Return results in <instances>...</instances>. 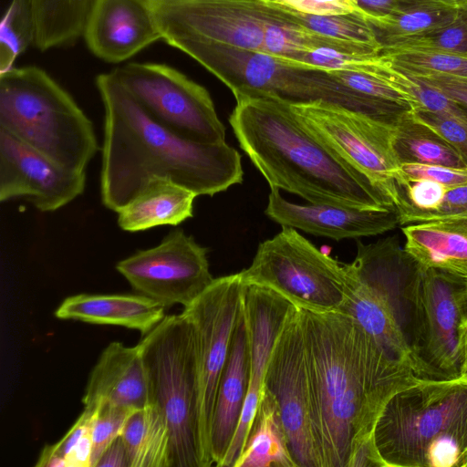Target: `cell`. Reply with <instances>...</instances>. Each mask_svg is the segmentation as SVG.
<instances>
[{
    "mask_svg": "<svg viewBox=\"0 0 467 467\" xmlns=\"http://www.w3.org/2000/svg\"><path fill=\"white\" fill-rule=\"evenodd\" d=\"M300 313L322 464L347 467L353 448L374 436L389 400L427 378L387 353L351 317Z\"/></svg>",
    "mask_w": 467,
    "mask_h": 467,
    "instance_id": "cell-1",
    "label": "cell"
},
{
    "mask_svg": "<svg viewBox=\"0 0 467 467\" xmlns=\"http://www.w3.org/2000/svg\"><path fill=\"white\" fill-rule=\"evenodd\" d=\"M104 140L100 198L118 213L151 179L164 177L198 195L213 196L243 182L239 152L225 141L186 140L153 119L112 71L96 78Z\"/></svg>",
    "mask_w": 467,
    "mask_h": 467,
    "instance_id": "cell-2",
    "label": "cell"
},
{
    "mask_svg": "<svg viewBox=\"0 0 467 467\" xmlns=\"http://www.w3.org/2000/svg\"><path fill=\"white\" fill-rule=\"evenodd\" d=\"M235 99L230 124L270 188L297 194L311 203L395 206L362 172L317 139L289 103L264 96Z\"/></svg>",
    "mask_w": 467,
    "mask_h": 467,
    "instance_id": "cell-3",
    "label": "cell"
},
{
    "mask_svg": "<svg viewBox=\"0 0 467 467\" xmlns=\"http://www.w3.org/2000/svg\"><path fill=\"white\" fill-rule=\"evenodd\" d=\"M345 266L348 291L339 312L356 320L391 357L431 379L420 357L419 264L397 236H389L368 244L358 242L354 261Z\"/></svg>",
    "mask_w": 467,
    "mask_h": 467,
    "instance_id": "cell-4",
    "label": "cell"
},
{
    "mask_svg": "<svg viewBox=\"0 0 467 467\" xmlns=\"http://www.w3.org/2000/svg\"><path fill=\"white\" fill-rule=\"evenodd\" d=\"M196 60L233 92L271 97L289 104L317 101L338 105L395 126L411 109L362 95L319 69L263 52L209 41L174 38L166 42Z\"/></svg>",
    "mask_w": 467,
    "mask_h": 467,
    "instance_id": "cell-5",
    "label": "cell"
},
{
    "mask_svg": "<svg viewBox=\"0 0 467 467\" xmlns=\"http://www.w3.org/2000/svg\"><path fill=\"white\" fill-rule=\"evenodd\" d=\"M374 438L387 467H458L467 448V378L426 379L400 391Z\"/></svg>",
    "mask_w": 467,
    "mask_h": 467,
    "instance_id": "cell-6",
    "label": "cell"
},
{
    "mask_svg": "<svg viewBox=\"0 0 467 467\" xmlns=\"http://www.w3.org/2000/svg\"><path fill=\"white\" fill-rule=\"evenodd\" d=\"M0 129L72 170L85 171L99 149L91 120L37 67L0 73Z\"/></svg>",
    "mask_w": 467,
    "mask_h": 467,
    "instance_id": "cell-7",
    "label": "cell"
},
{
    "mask_svg": "<svg viewBox=\"0 0 467 467\" xmlns=\"http://www.w3.org/2000/svg\"><path fill=\"white\" fill-rule=\"evenodd\" d=\"M150 403L166 420L171 467H202L194 332L182 312L168 315L138 343Z\"/></svg>",
    "mask_w": 467,
    "mask_h": 467,
    "instance_id": "cell-8",
    "label": "cell"
},
{
    "mask_svg": "<svg viewBox=\"0 0 467 467\" xmlns=\"http://www.w3.org/2000/svg\"><path fill=\"white\" fill-rule=\"evenodd\" d=\"M282 227L258 245L250 266L240 272L243 282L270 288L302 309L339 312L348 291L345 264L295 228Z\"/></svg>",
    "mask_w": 467,
    "mask_h": 467,
    "instance_id": "cell-9",
    "label": "cell"
},
{
    "mask_svg": "<svg viewBox=\"0 0 467 467\" xmlns=\"http://www.w3.org/2000/svg\"><path fill=\"white\" fill-rule=\"evenodd\" d=\"M241 274L214 278L182 313L192 323L198 372L199 440L202 467L213 465L211 426L220 379L242 316Z\"/></svg>",
    "mask_w": 467,
    "mask_h": 467,
    "instance_id": "cell-10",
    "label": "cell"
},
{
    "mask_svg": "<svg viewBox=\"0 0 467 467\" xmlns=\"http://www.w3.org/2000/svg\"><path fill=\"white\" fill-rule=\"evenodd\" d=\"M113 72L140 107L179 136L199 143L225 141V129L207 89L159 63H130Z\"/></svg>",
    "mask_w": 467,
    "mask_h": 467,
    "instance_id": "cell-11",
    "label": "cell"
},
{
    "mask_svg": "<svg viewBox=\"0 0 467 467\" xmlns=\"http://www.w3.org/2000/svg\"><path fill=\"white\" fill-rule=\"evenodd\" d=\"M290 106L317 139L362 172L394 204L400 171L392 145L394 126L323 101Z\"/></svg>",
    "mask_w": 467,
    "mask_h": 467,
    "instance_id": "cell-12",
    "label": "cell"
},
{
    "mask_svg": "<svg viewBox=\"0 0 467 467\" xmlns=\"http://www.w3.org/2000/svg\"><path fill=\"white\" fill-rule=\"evenodd\" d=\"M265 389L275 400L296 467H323L315 431L300 308L288 313L272 348Z\"/></svg>",
    "mask_w": 467,
    "mask_h": 467,
    "instance_id": "cell-13",
    "label": "cell"
},
{
    "mask_svg": "<svg viewBox=\"0 0 467 467\" xmlns=\"http://www.w3.org/2000/svg\"><path fill=\"white\" fill-rule=\"evenodd\" d=\"M165 42L189 38L260 51L278 17L270 0H149Z\"/></svg>",
    "mask_w": 467,
    "mask_h": 467,
    "instance_id": "cell-14",
    "label": "cell"
},
{
    "mask_svg": "<svg viewBox=\"0 0 467 467\" xmlns=\"http://www.w3.org/2000/svg\"><path fill=\"white\" fill-rule=\"evenodd\" d=\"M116 270L137 294L165 309L193 302L213 282L207 248L182 229L171 231L156 246L119 261Z\"/></svg>",
    "mask_w": 467,
    "mask_h": 467,
    "instance_id": "cell-15",
    "label": "cell"
},
{
    "mask_svg": "<svg viewBox=\"0 0 467 467\" xmlns=\"http://www.w3.org/2000/svg\"><path fill=\"white\" fill-rule=\"evenodd\" d=\"M466 279L422 269L419 290L420 357L434 379L460 377V326L467 318Z\"/></svg>",
    "mask_w": 467,
    "mask_h": 467,
    "instance_id": "cell-16",
    "label": "cell"
},
{
    "mask_svg": "<svg viewBox=\"0 0 467 467\" xmlns=\"http://www.w3.org/2000/svg\"><path fill=\"white\" fill-rule=\"evenodd\" d=\"M85 171L67 168L0 129V201L24 198L54 212L81 195Z\"/></svg>",
    "mask_w": 467,
    "mask_h": 467,
    "instance_id": "cell-17",
    "label": "cell"
},
{
    "mask_svg": "<svg viewBox=\"0 0 467 467\" xmlns=\"http://www.w3.org/2000/svg\"><path fill=\"white\" fill-rule=\"evenodd\" d=\"M294 306L270 288L244 283L242 308L249 347V386L237 431L221 467H234L242 452L265 389L273 346Z\"/></svg>",
    "mask_w": 467,
    "mask_h": 467,
    "instance_id": "cell-18",
    "label": "cell"
},
{
    "mask_svg": "<svg viewBox=\"0 0 467 467\" xmlns=\"http://www.w3.org/2000/svg\"><path fill=\"white\" fill-rule=\"evenodd\" d=\"M265 214L282 226L334 240L378 235L400 224L395 206L355 208L322 203L297 204L271 188Z\"/></svg>",
    "mask_w": 467,
    "mask_h": 467,
    "instance_id": "cell-19",
    "label": "cell"
},
{
    "mask_svg": "<svg viewBox=\"0 0 467 467\" xmlns=\"http://www.w3.org/2000/svg\"><path fill=\"white\" fill-rule=\"evenodd\" d=\"M99 58L119 63L162 39L149 0H98L83 34Z\"/></svg>",
    "mask_w": 467,
    "mask_h": 467,
    "instance_id": "cell-20",
    "label": "cell"
},
{
    "mask_svg": "<svg viewBox=\"0 0 467 467\" xmlns=\"http://www.w3.org/2000/svg\"><path fill=\"white\" fill-rule=\"evenodd\" d=\"M108 401L131 410L150 404L148 377L139 345L109 343L88 377L84 407Z\"/></svg>",
    "mask_w": 467,
    "mask_h": 467,
    "instance_id": "cell-21",
    "label": "cell"
},
{
    "mask_svg": "<svg viewBox=\"0 0 467 467\" xmlns=\"http://www.w3.org/2000/svg\"><path fill=\"white\" fill-rule=\"evenodd\" d=\"M249 386V347L242 316L218 385L211 426L213 465L221 467L237 431Z\"/></svg>",
    "mask_w": 467,
    "mask_h": 467,
    "instance_id": "cell-22",
    "label": "cell"
},
{
    "mask_svg": "<svg viewBox=\"0 0 467 467\" xmlns=\"http://www.w3.org/2000/svg\"><path fill=\"white\" fill-rule=\"evenodd\" d=\"M164 311L163 306L140 294H78L65 298L55 316L95 325L120 326L144 336L164 318Z\"/></svg>",
    "mask_w": 467,
    "mask_h": 467,
    "instance_id": "cell-23",
    "label": "cell"
},
{
    "mask_svg": "<svg viewBox=\"0 0 467 467\" xmlns=\"http://www.w3.org/2000/svg\"><path fill=\"white\" fill-rule=\"evenodd\" d=\"M404 249L421 269H437L467 280V219L410 223Z\"/></svg>",
    "mask_w": 467,
    "mask_h": 467,
    "instance_id": "cell-24",
    "label": "cell"
},
{
    "mask_svg": "<svg viewBox=\"0 0 467 467\" xmlns=\"http://www.w3.org/2000/svg\"><path fill=\"white\" fill-rule=\"evenodd\" d=\"M196 196L171 179L155 177L117 213L118 224L130 233L161 225L176 226L192 217Z\"/></svg>",
    "mask_w": 467,
    "mask_h": 467,
    "instance_id": "cell-25",
    "label": "cell"
},
{
    "mask_svg": "<svg viewBox=\"0 0 467 467\" xmlns=\"http://www.w3.org/2000/svg\"><path fill=\"white\" fill-rule=\"evenodd\" d=\"M234 467H296L278 405L265 389L245 444Z\"/></svg>",
    "mask_w": 467,
    "mask_h": 467,
    "instance_id": "cell-26",
    "label": "cell"
},
{
    "mask_svg": "<svg viewBox=\"0 0 467 467\" xmlns=\"http://www.w3.org/2000/svg\"><path fill=\"white\" fill-rule=\"evenodd\" d=\"M98 0H30L33 45L42 51L70 44L83 36Z\"/></svg>",
    "mask_w": 467,
    "mask_h": 467,
    "instance_id": "cell-27",
    "label": "cell"
},
{
    "mask_svg": "<svg viewBox=\"0 0 467 467\" xmlns=\"http://www.w3.org/2000/svg\"><path fill=\"white\" fill-rule=\"evenodd\" d=\"M392 145L400 165L428 164L466 168L451 142L420 120L413 111L404 115L394 126Z\"/></svg>",
    "mask_w": 467,
    "mask_h": 467,
    "instance_id": "cell-28",
    "label": "cell"
},
{
    "mask_svg": "<svg viewBox=\"0 0 467 467\" xmlns=\"http://www.w3.org/2000/svg\"><path fill=\"white\" fill-rule=\"evenodd\" d=\"M120 437L130 467H171L169 428L155 405L132 410Z\"/></svg>",
    "mask_w": 467,
    "mask_h": 467,
    "instance_id": "cell-29",
    "label": "cell"
},
{
    "mask_svg": "<svg viewBox=\"0 0 467 467\" xmlns=\"http://www.w3.org/2000/svg\"><path fill=\"white\" fill-rule=\"evenodd\" d=\"M458 11L457 8L419 0L397 13L384 16L368 15L365 19L380 50L395 47L406 40L449 24L456 17Z\"/></svg>",
    "mask_w": 467,
    "mask_h": 467,
    "instance_id": "cell-30",
    "label": "cell"
},
{
    "mask_svg": "<svg viewBox=\"0 0 467 467\" xmlns=\"http://www.w3.org/2000/svg\"><path fill=\"white\" fill-rule=\"evenodd\" d=\"M379 56L417 77H440L467 84V55L437 51L382 49Z\"/></svg>",
    "mask_w": 467,
    "mask_h": 467,
    "instance_id": "cell-31",
    "label": "cell"
},
{
    "mask_svg": "<svg viewBox=\"0 0 467 467\" xmlns=\"http://www.w3.org/2000/svg\"><path fill=\"white\" fill-rule=\"evenodd\" d=\"M273 2L277 5L285 19L292 24L337 39L368 44L379 48L374 33L364 16L358 15H306Z\"/></svg>",
    "mask_w": 467,
    "mask_h": 467,
    "instance_id": "cell-32",
    "label": "cell"
},
{
    "mask_svg": "<svg viewBox=\"0 0 467 467\" xmlns=\"http://www.w3.org/2000/svg\"><path fill=\"white\" fill-rule=\"evenodd\" d=\"M33 39L30 0H13L0 25V73L13 67L17 56L33 44Z\"/></svg>",
    "mask_w": 467,
    "mask_h": 467,
    "instance_id": "cell-33",
    "label": "cell"
},
{
    "mask_svg": "<svg viewBox=\"0 0 467 467\" xmlns=\"http://www.w3.org/2000/svg\"><path fill=\"white\" fill-rule=\"evenodd\" d=\"M387 49L424 50L467 55V6L459 9L456 17L449 24Z\"/></svg>",
    "mask_w": 467,
    "mask_h": 467,
    "instance_id": "cell-34",
    "label": "cell"
},
{
    "mask_svg": "<svg viewBox=\"0 0 467 467\" xmlns=\"http://www.w3.org/2000/svg\"><path fill=\"white\" fill-rule=\"evenodd\" d=\"M343 85L368 98L415 109V104L406 94L376 73L357 64L353 70H329Z\"/></svg>",
    "mask_w": 467,
    "mask_h": 467,
    "instance_id": "cell-35",
    "label": "cell"
},
{
    "mask_svg": "<svg viewBox=\"0 0 467 467\" xmlns=\"http://www.w3.org/2000/svg\"><path fill=\"white\" fill-rule=\"evenodd\" d=\"M131 410L108 401L95 407L92 425L91 467H96L106 449L120 435Z\"/></svg>",
    "mask_w": 467,
    "mask_h": 467,
    "instance_id": "cell-36",
    "label": "cell"
},
{
    "mask_svg": "<svg viewBox=\"0 0 467 467\" xmlns=\"http://www.w3.org/2000/svg\"><path fill=\"white\" fill-rule=\"evenodd\" d=\"M401 178L427 179L447 187H457L467 185V169L428 164H402L398 180Z\"/></svg>",
    "mask_w": 467,
    "mask_h": 467,
    "instance_id": "cell-37",
    "label": "cell"
},
{
    "mask_svg": "<svg viewBox=\"0 0 467 467\" xmlns=\"http://www.w3.org/2000/svg\"><path fill=\"white\" fill-rule=\"evenodd\" d=\"M296 12L313 16L358 15L366 17L368 14L354 0H273Z\"/></svg>",
    "mask_w": 467,
    "mask_h": 467,
    "instance_id": "cell-38",
    "label": "cell"
},
{
    "mask_svg": "<svg viewBox=\"0 0 467 467\" xmlns=\"http://www.w3.org/2000/svg\"><path fill=\"white\" fill-rule=\"evenodd\" d=\"M467 219V185L450 187L439 206L420 222Z\"/></svg>",
    "mask_w": 467,
    "mask_h": 467,
    "instance_id": "cell-39",
    "label": "cell"
},
{
    "mask_svg": "<svg viewBox=\"0 0 467 467\" xmlns=\"http://www.w3.org/2000/svg\"><path fill=\"white\" fill-rule=\"evenodd\" d=\"M347 467H387L374 436L361 441L353 448Z\"/></svg>",
    "mask_w": 467,
    "mask_h": 467,
    "instance_id": "cell-40",
    "label": "cell"
},
{
    "mask_svg": "<svg viewBox=\"0 0 467 467\" xmlns=\"http://www.w3.org/2000/svg\"><path fill=\"white\" fill-rule=\"evenodd\" d=\"M368 15L384 16L397 13L419 0H354Z\"/></svg>",
    "mask_w": 467,
    "mask_h": 467,
    "instance_id": "cell-41",
    "label": "cell"
},
{
    "mask_svg": "<svg viewBox=\"0 0 467 467\" xmlns=\"http://www.w3.org/2000/svg\"><path fill=\"white\" fill-rule=\"evenodd\" d=\"M417 77V76H416ZM430 85L441 90L453 99L467 106V84L440 77H418Z\"/></svg>",
    "mask_w": 467,
    "mask_h": 467,
    "instance_id": "cell-42",
    "label": "cell"
},
{
    "mask_svg": "<svg viewBox=\"0 0 467 467\" xmlns=\"http://www.w3.org/2000/svg\"><path fill=\"white\" fill-rule=\"evenodd\" d=\"M130 467L128 453L120 435L106 449L96 467Z\"/></svg>",
    "mask_w": 467,
    "mask_h": 467,
    "instance_id": "cell-43",
    "label": "cell"
},
{
    "mask_svg": "<svg viewBox=\"0 0 467 467\" xmlns=\"http://www.w3.org/2000/svg\"><path fill=\"white\" fill-rule=\"evenodd\" d=\"M35 465L37 467H67V462L64 458L56 454L47 444L41 451Z\"/></svg>",
    "mask_w": 467,
    "mask_h": 467,
    "instance_id": "cell-44",
    "label": "cell"
},
{
    "mask_svg": "<svg viewBox=\"0 0 467 467\" xmlns=\"http://www.w3.org/2000/svg\"><path fill=\"white\" fill-rule=\"evenodd\" d=\"M460 376L467 378V318L460 326Z\"/></svg>",
    "mask_w": 467,
    "mask_h": 467,
    "instance_id": "cell-45",
    "label": "cell"
},
{
    "mask_svg": "<svg viewBox=\"0 0 467 467\" xmlns=\"http://www.w3.org/2000/svg\"><path fill=\"white\" fill-rule=\"evenodd\" d=\"M437 5L449 6L452 8H463L467 6V0H425Z\"/></svg>",
    "mask_w": 467,
    "mask_h": 467,
    "instance_id": "cell-46",
    "label": "cell"
},
{
    "mask_svg": "<svg viewBox=\"0 0 467 467\" xmlns=\"http://www.w3.org/2000/svg\"><path fill=\"white\" fill-rule=\"evenodd\" d=\"M458 467H467V448L460 460Z\"/></svg>",
    "mask_w": 467,
    "mask_h": 467,
    "instance_id": "cell-47",
    "label": "cell"
},
{
    "mask_svg": "<svg viewBox=\"0 0 467 467\" xmlns=\"http://www.w3.org/2000/svg\"><path fill=\"white\" fill-rule=\"evenodd\" d=\"M464 301H465V308H466V314H467V281L465 283V287H464Z\"/></svg>",
    "mask_w": 467,
    "mask_h": 467,
    "instance_id": "cell-48",
    "label": "cell"
}]
</instances>
